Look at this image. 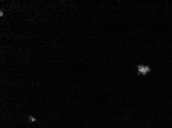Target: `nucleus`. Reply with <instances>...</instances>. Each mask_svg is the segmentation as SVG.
<instances>
[{
    "instance_id": "2",
    "label": "nucleus",
    "mask_w": 172,
    "mask_h": 128,
    "mask_svg": "<svg viewBox=\"0 0 172 128\" xmlns=\"http://www.w3.org/2000/svg\"><path fill=\"white\" fill-rule=\"evenodd\" d=\"M0 13H1V17H2V15H3V14H2V12H0Z\"/></svg>"
},
{
    "instance_id": "1",
    "label": "nucleus",
    "mask_w": 172,
    "mask_h": 128,
    "mask_svg": "<svg viewBox=\"0 0 172 128\" xmlns=\"http://www.w3.org/2000/svg\"><path fill=\"white\" fill-rule=\"evenodd\" d=\"M138 69H139V71L140 72H141L143 74H145L147 72H148L150 70V68L147 66L144 67L143 66H139Z\"/></svg>"
}]
</instances>
